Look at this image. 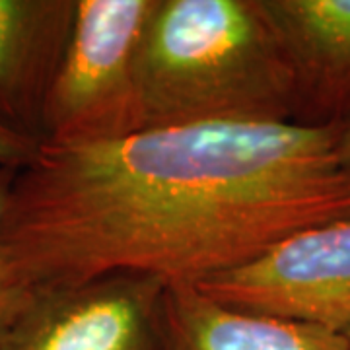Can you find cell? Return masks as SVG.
Returning a JSON list of instances; mask_svg holds the SVG:
<instances>
[{
    "label": "cell",
    "instance_id": "1",
    "mask_svg": "<svg viewBox=\"0 0 350 350\" xmlns=\"http://www.w3.org/2000/svg\"><path fill=\"white\" fill-rule=\"evenodd\" d=\"M340 129L214 123L41 144L14 177L6 257L33 294L117 273L199 286L292 234L350 218Z\"/></svg>",
    "mask_w": 350,
    "mask_h": 350
},
{
    "label": "cell",
    "instance_id": "2",
    "mask_svg": "<svg viewBox=\"0 0 350 350\" xmlns=\"http://www.w3.org/2000/svg\"><path fill=\"white\" fill-rule=\"evenodd\" d=\"M146 129L294 123V82L261 0H156L138 55Z\"/></svg>",
    "mask_w": 350,
    "mask_h": 350
},
{
    "label": "cell",
    "instance_id": "3",
    "mask_svg": "<svg viewBox=\"0 0 350 350\" xmlns=\"http://www.w3.org/2000/svg\"><path fill=\"white\" fill-rule=\"evenodd\" d=\"M156 0H76L72 33L51 86L41 144L76 146L144 131L138 55Z\"/></svg>",
    "mask_w": 350,
    "mask_h": 350
},
{
    "label": "cell",
    "instance_id": "4",
    "mask_svg": "<svg viewBox=\"0 0 350 350\" xmlns=\"http://www.w3.org/2000/svg\"><path fill=\"white\" fill-rule=\"evenodd\" d=\"M199 288L241 312L345 333L350 327V218L292 234Z\"/></svg>",
    "mask_w": 350,
    "mask_h": 350
},
{
    "label": "cell",
    "instance_id": "5",
    "mask_svg": "<svg viewBox=\"0 0 350 350\" xmlns=\"http://www.w3.org/2000/svg\"><path fill=\"white\" fill-rule=\"evenodd\" d=\"M163 286L154 276L117 273L36 292L0 350H163Z\"/></svg>",
    "mask_w": 350,
    "mask_h": 350
},
{
    "label": "cell",
    "instance_id": "6",
    "mask_svg": "<svg viewBox=\"0 0 350 350\" xmlns=\"http://www.w3.org/2000/svg\"><path fill=\"white\" fill-rule=\"evenodd\" d=\"M294 82V123L350 125V0H261Z\"/></svg>",
    "mask_w": 350,
    "mask_h": 350
},
{
    "label": "cell",
    "instance_id": "7",
    "mask_svg": "<svg viewBox=\"0 0 350 350\" xmlns=\"http://www.w3.org/2000/svg\"><path fill=\"white\" fill-rule=\"evenodd\" d=\"M75 16L76 0H0V119L39 142Z\"/></svg>",
    "mask_w": 350,
    "mask_h": 350
},
{
    "label": "cell",
    "instance_id": "8",
    "mask_svg": "<svg viewBox=\"0 0 350 350\" xmlns=\"http://www.w3.org/2000/svg\"><path fill=\"white\" fill-rule=\"evenodd\" d=\"M163 350H350L345 333L230 308L195 284H165Z\"/></svg>",
    "mask_w": 350,
    "mask_h": 350
},
{
    "label": "cell",
    "instance_id": "9",
    "mask_svg": "<svg viewBox=\"0 0 350 350\" xmlns=\"http://www.w3.org/2000/svg\"><path fill=\"white\" fill-rule=\"evenodd\" d=\"M16 172L18 170L0 165V338L12 329L14 323L20 319V315L27 310V306L36 296L20 280V276L14 273L2 245V220H4V211L8 204Z\"/></svg>",
    "mask_w": 350,
    "mask_h": 350
},
{
    "label": "cell",
    "instance_id": "10",
    "mask_svg": "<svg viewBox=\"0 0 350 350\" xmlns=\"http://www.w3.org/2000/svg\"><path fill=\"white\" fill-rule=\"evenodd\" d=\"M38 138L20 133L0 119V165L10 170H22L38 156Z\"/></svg>",
    "mask_w": 350,
    "mask_h": 350
},
{
    "label": "cell",
    "instance_id": "11",
    "mask_svg": "<svg viewBox=\"0 0 350 350\" xmlns=\"http://www.w3.org/2000/svg\"><path fill=\"white\" fill-rule=\"evenodd\" d=\"M338 158L350 165V125L340 129V137H338Z\"/></svg>",
    "mask_w": 350,
    "mask_h": 350
},
{
    "label": "cell",
    "instance_id": "12",
    "mask_svg": "<svg viewBox=\"0 0 350 350\" xmlns=\"http://www.w3.org/2000/svg\"><path fill=\"white\" fill-rule=\"evenodd\" d=\"M345 337H347L350 340V327H349V329H347V331H345Z\"/></svg>",
    "mask_w": 350,
    "mask_h": 350
}]
</instances>
